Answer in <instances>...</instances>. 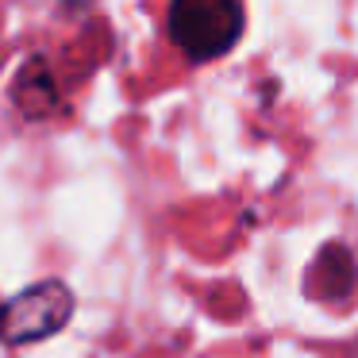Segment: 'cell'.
<instances>
[{
  "instance_id": "2",
  "label": "cell",
  "mask_w": 358,
  "mask_h": 358,
  "mask_svg": "<svg viewBox=\"0 0 358 358\" xmlns=\"http://www.w3.org/2000/svg\"><path fill=\"white\" fill-rule=\"evenodd\" d=\"M73 316V293L62 281H39L0 304V343L4 347H27V343L50 339Z\"/></svg>"
},
{
  "instance_id": "1",
  "label": "cell",
  "mask_w": 358,
  "mask_h": 358,
  "mask_svg": "<svg viewBox=\"0 0 358 358\" xmlns=\"http://www.w3.org/2000/svg\"><path fill=\"white\" fill-rule=\"evenodd\" d=\"M170 39L185 58L212 62L224 58L243 35V4L239 0H170Z\"/></svg>"
},
{
  "instance_id": "3",
  "label": "cell",
  "mask_w": 358,
  "mask_h": 358,
  "mask_svg": "<svg viewBox=\"0 0 358 358\" xmlns=\"http://www.w3.org/2000/svg\"><path fill=\"white\" fill-rule=\"evenodd\" d=\"M16 104L27 120H43L55 116L62 108V96H58V85L50 78V70L43 66V58H31V62L20 70L16 78Z\"/></svg>"
}]
</instances>
